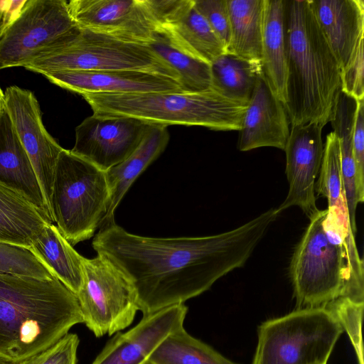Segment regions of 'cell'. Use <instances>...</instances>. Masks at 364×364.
Here are the masks:
<instances>
[{"mask_svg":"<svg viewBox=\"0 0 364 364\" xmlns=\"http://www.w3.org/2000/svg\"><path fill=\"white\" fill-rule=\"evenodd\" d=\"M279 215L277 208L223 233L158 238L127 232L115 222L100 228L92 245L131 282L147 316L184 304L245 265Z\"/></svg>","mask_w":364,"mask_h":364,"instance_id":"cell-1","label":"cell"},{"mask_svg":"<svg viewBox=\"0 0 364 364\" xmlns=\"http://www.w3.org/2000/svg\"><path fill=\"white\" fill-rule=\"evenodd\" d=\"M83 319L56 277L0 274V358L14 364L52 346Z\"/></svg>","mask_w":364,"mask_h":364,"instance_id":"cell-2","label":"cell"},{"mask_svg":"<svg viewBox=\"0 0 364 364\" xmlns=\"http://www.w3.org/2000/svg\"><path fill=\"white\" fill-rule=\"evenodd\" d=\"M284 36L289 122L324 127L341 91V70L310 0L284 1Z\"/></svg>","mask_w":364,"mask_h":364,"instance_id":"cell-3","label":"cell"},{"mask_svg":"<svg viewBox=\"0 0 364 364\" xmlns=\"http://www.w3.org/2000/svg\"><path fill=\"white\" fill-rule=\"evenodd\" d=\"M81 96L98 114L132 117L166 127L200 126L223 131H239L247 106L212 89Z\"/></svg>","mask_w":364,"mask_h":364,"instance_id":"cell-4","label":"cell"},{"mask_svg":"<svg viewBox=\"0 0 364 364\" xmlns=\"http://www.w3.org/2000/svg\"><path fill=\"white\" fill-rule=\"evenodd\" d=\"M105 171L63 149L55 168L50 208L54 223L73 246L91 238L107 212Z\"/></svg>","mask_w":364,"mask_h":364,"instance_id":"cell-5","label":"cell"},{"mask_svg":"<svg viewBox=\"0 0 364 364\" xmlns=\"http://www.w3.org/2000/svg\"><path fill=\"white\" fill-rule=\"evenodd\" d=\"M343 332L326 307L296 309L258 326L252 364L327 363Z\"/></svg>","mask_w":364,"mask_h":364,"instance_id":"cell-6","label":"cell"},{"mask_svg":"<svg viewBox=\"0 0 364 364\" xmlns=\"http://www.w3.org/2000/svg\"><path fill=\"white\" fill-rule=\"evenodd\" d=\"M326 210L309 219L289 265L296 309L326 307L344 297L348 279L344 250L332 244L323 230Z\"/></svg>","mask_w":364,"mask_h":364,"instance_id":"cell-7","label":"cell"},{"mask_svg":"<svg viewBox=\"0 0 364 364\" xmlns=\"http://www.w3.org/2000/svg\"><path fill=\"white\" fill-rule=\"evenodd\" d=\"M23 68L41 75L56 70H143L179 82L176 73L147 44L85 29L65 47L39 57Z\"/></svg>","mask_w":364,"mask_h":364,"instance_id":"cell-8","label":"cell"},{"mask_svg":"<svg viewBox=\"0 0 364 364\" xmlns=\"http://www.w3.org/2000/svg\"><path fill=\"white\" fill-rule=\"evenodd\" d=\"M82 29L65 0H26L0 39V70L25 66L75 40Z\"/></svg>","mask_w":364,"mask_h":364,"instance_id":"cell-9","label":"cell"},{"mask_svg":"<svg viewBox=\"0 0 364 364\" xmlns=\"http://www.w3.org/2000/svg\"><path fill=\"white\" fill-rule=\"evenodd\" d=\"M76 297L83 323L97 338L127 328L139 311L133 285L101 255L83 257L82 283Z\"/></svg>","mask_w":364,"mask_h":364,"instance_id":"cell-10","label":"cell"},{"mask_svg":"<svg viewBox=\"0 0 364 364\" xmlns=\"http://www.w3.org/2000/svg\"><path fill=\"white\" fill-rule=\"evenodd\" d=\"M4 107L50 208L55 168L63 148L44 127L39 103L31 91L17 86L7 87L4 92Z\"/></svg>","mask_w":364,"mask_h":364,"instance_id":"cell-11","label":"cell"},{"mask_svg":"<svg viewBox=\"0 0 364 364\" xmlns=\"http://www.w3.org/2000/svg\"><path fill=\"white\" fill-rule=\"evenodd\" d=\"M153 124L132 117L93 113L76 127L70 151L105 171L126 159Z\"/></svg>","mask_w":364,"mask_h":364,"instance_id":"cell-12","label":"cell"},{"mask_svg":"<svg viewBox=\"0 0 364 364\" xmlns=\"http://www.w3.org/2000/svg\"><path fill=\"white\" fill-rule=\"evenodd\" d=\"M323 127L318 122L291 126L284 149L289 190L284 200L277 208L279 213L298 206L310 218L318 210L315 186L323 155Z\"/></svg>","mask_w":364,"mask_h":364,"instance_id":"cell-13","label":"cell"},{"mask_svg":"<svg viewBox=\"0 0 364 364\" xmlns=\"http://www.w3.org/2000/svg\"><path fill=\"white\" fill-rule=\"evenodd\" d=\"M69 13L81 29L147 44L157 26L144 0H71Z\"/></svg>","mask_w":364,"mask_h":364,"instance_id":"cell-14","label":"cell"},{"mask_svg":"<svg viewBox=\"0 0 364 364\" xmlns=\"http://www.w3.org/2000/svg\"><path fill=\"white\" fill-rule=\"evenodd\" d=\"M318 177L315 192L328 202L323 222L325 234L332 244L345 250L350 267H359L363 259L355 245L341 176L339 142L333 132L326 136Z\"/></svg>","mask_w":364,"mask_h":364,"instance_id":"cell-15","label":"cell"},{"mask_svg":"<svg viewBox=\"0 0 364 364\" xmlns=\"http://www.w3.org/2000/svg\"><path fill=\"white\" fill-rule=\"evenodd\" d=\"M187 311L180 304L143 316L134 328L109 341L92 364H144L168 335L183 326Z\"/></svg>","mask_w":364,"mask_h":364,"instance_id":"cell-16","label":"cell"},{"mask_svg":"<svg viewBox=\"0 0 364 364\" xmlns=\"http://www.w3.org/2000/svg\"><path fill=\"white\" fill-rule=\"evenodd\" d=\"M42 75L50 82L80 95L182 90L177 80L143 70H56Z\"/></svg>","mask_w":364,"mask_h":364,"instance_id":"cell-17","label":"cell"},{"mask_svg":"<svg viewBox=\"0 0 364 364\" xmlns=\"http://www.w3.org/2000/svg\"><path fill=\"white\" fill-rule=\"evenodd\" d=\"M289 124L284 105L272 92L262 73L243 116L237 149L247 151L271 146L284 150L289 135Z\"/></svg>","mask_w":364,"mask_h":364,"instance_id":"cell-18","label":"cell"},{"mask_svg":"<svg viewBox=\"0 0 364 364\" xmlns=\"http://www.w3.org/2000/svg\"><path fill=\"white\" fill-rule=\"evenodd\" d=\"M310 4L341 73L363 46L364 1L310 0Z\"/></svg>","mask_w":364,"mask_h":364,"instance_id":"cell-19","label":"cell"},{"mask_svg":"<svg viewBox=\"0 0 364 364\" xmlns=\"http://www.w3.org/2000/svg\"><path fill=\"white\" fill-rule=\"evenodd\" d=\"M0 183L23 196L53 224L35 171L4 106L0 110Z\"/></svg>","mask_w":364,"mask_h":364,"instance_id":"cell-20","label":"cell"},{"mask_svg":"<svg viewBox=\"0 0 364 364\" xmlns=\"http://www.w3.org/2000/svg\"><path fill=\"white\" fill-rule=\"evenodd\" d=\"M168 140L167 127L154 124L126 159L105 171L109 198L101 227L114 222V211L125 193L136 178L164 151Z\"/></svg>","mask_w":364,"mask_h":364,"instance_id":"cell-21","label":"cell"},{"mask_svg":"<svg viewBox=\"0 0 364 364\" xmlns=\"http://www.w3.org/2000/svg\"><path fill=\"white\" fill-rule=\"evenodd\" d=\"M261 66L269 88L284 105L287 58L283 0H264Z\"/></svg>","mask_w":364,"mask_h":364,"instance_id":"cell-22","label":"cell"},{"mask_svg":"<svg viewBox=\"0 0 364 364\" xmlns=\"http://www.w3.org/2000/svg\"><path fill=\"white\" fill-rule=\"evenodd\" d=\"M30 250L75 296L82 283V259L56 225L48 223Z\"/></svg>","mask_w":364,"mask_h":364,"instance_id":"cell-23","label":"cell"},{"mask_svg":"<svg viewBox=\"0 0 364 364\" xmlns=\"http://www.w3.org/2000/svg\"><path fill=\"white\" fill-rule=\"evenodd\" d=\"M48 223L23 196L0 183V242L30 249Z\"/></svg>","mask_w":364,"mask_h":364,"instance_id":"cell-24","label":"cell"},{"mask_svg":"<svg viewBox=\"0 0 364 364\" xmlns=\"http://www.w3.org/2000/svg\"><path fill=\"white\" fill-rule=\"evenodd\" d=\"M147 45L176 73L183 91L210 89V63L183 48L167 29L155 30Z\"/></svg>","mask_w":364,"mask_h":364,"instance_id":"cell-25","label":"cell"},{"mask_svg":"<svg viewBox=\"0 0 364 364\" xmlns=\"http://www.w3.org/2000/svg\"><path fill=\"white\" fill-rule=\"evenodd\" d=\"M230 43L228 53L261 63L264 0H227Z\"/></svg>","mask_w":364,"mask_h":364,"instance_id":"cell-26","label":"cell"},{"mask_svg":"<svg viewBox=\"0 0 364 364\" xmlns=\"http://www.w3.org/2000/svg\"><path fill=\"white\" fill-rule=\"evenodd\" d=\"M262 73L261 63L226 52L210 63V89L230 100L248 104Z\"/></svg>","mask_w":364,"mask_h":364,"instance_id":"cell-27","label":"cell"},{"mask_svg":"<svg viewBox=\"0 0 364 364\" xmlns=\"http://www.w3.org/2000/svg\"><path fill=\"white\" fill-rule=\"evenodd\" d=\"M144 364H237L193 337L183 326L168 335Z\"/></svg>","mask_w":364,"mask_h":364,"instance_id":"cell-28","label":"cell"},{"mask_svg":"<svg viewBox=\"0 0 364 364\" xmlns=\"http://www.w3.org/2000/svg\"><path fill=\"white\" fill-rule=\"evenodd\" d=\"M164 28L183 48L209 63L226 53L220 39L193 4L179 20Z\"/></svg>","mask_w":364,"mask_h":364,"instance_id":"cell-29","label":"cell"},{"mask_svg":"<svg viewBox=\"0 0 364 364\" xmlns=\"http://www.w3.org/2000/svg\"><path fill=\"white\" fill-rule=\"evenodd\" d=\"M0 274L55 278L51 272L26 247L0 242Z\"/></svg>","mask_w":364,"mask_h":364,"instance_id":"cell-30","label":"cell"},{"mask_svg":"<svg viewBox=\"0 0 364 364\" xmlns=\"http://www.w3.org/2000/svg\"><path fill=\"white\" fill-rule=\"evenodd\" d=\"M364 302L354 301L340 297L326 307L336 316L343 331H346L354 347L358 364H363L361 321Z\"/></svg>","mask_w":364,"mask_h":364,"instance_id":"cell-31","label":"cell"},{"mask_svg":"<svg viewBox=\"0 0 364 364\" xmlns=\"http://www.w3.org/2000/svg\"><path fill=\"white\" fill-rule=\"evenodd\" d=\"M193 5L205 18L228 52L231 32L227 0H193Z\"/></svg>","mask_w":364,"mask_h":364,"instance_id":"cell-32","label":"cell"},{"mask_svg":"<svg viewBox=\"0 0 364 364\" xmlns=\"http://www.w3.org/2000/svg\"><path fill=\"white\" fill-rule=\"evenodd\" d=\"M79 342L77 334L68 333L50 348L18 364H77Z\"/></svg>","mask_w":364,"mask_h":364,"instance_id":"cell-33","label":"cell"},{"mask_svg":"<svg viewBox=\"0 0 364 364\" xmlns=\"http://www.w3.org/2000/svg\"><path fill=\"white\" fill-rule=\"evenodd\" d=\"M149 14L158 28H168L193 6V0H144Z\"/></svg>","mask_w":364,"mask_h":364,"instance_id":"cell-34","label":"cell"},{"mask_svg":"<svg viewBox=\"0 0 364 364\" xmlns=\"http://www.w3.org/2000/svg\"><path fill=\"white\" fill-rule=\"evenodd\" d=\"M353 154L359 203L364 201V100H359L353 136Z\"/></svg>","mask_w":364,"mask_h":364,"instance_id":"cell-35","label":"cell"},{"mask_svg":"<svg viewBox=\"0 0 364 364\" xmlns=\"http://www.w3.org/2000/svg\"><path fill=\"white\" fill-rule=\"evenodd\" d=\"M364 56L362 46L353 63L341 73V90L357 100H364Z\"/></svg>","mask_w":364,"mask_h":364,"instance_id":"cell-36","label":"cell"},{"mask_svg":"<svg viewBox=\"0 0 364 364\" xmlns=\"http://www.w3.org/2000/svg\"><path fill=\"white\" fill-rule=\"evenodd\" d=\"M26 0H0V39L16 19Z\"/></svg>","mask_w":364,"mask_h":364,"instance_id":"cell-37","label":"cell"},{"mask_svg":"<svg viewBox=\"0 0 364 364\" xmlns=\"http://www.w3.org/2000/svg\"><path fill=\"white\" fill-rule=\"evenodd\" d=\"M4 106V93L0 87V110Z\"/></svg>","mask_w":364,"mask_h":364,"instance_id":"cell-38","label":"cell"},{"mask_svg":"<svg viewBox=\"0 0 364 364\" xmlns=\"http://www.w3.org/2000/svg\"><path fill=\"white\" fill-rule=\"evenodd\" d=\"M0 364H14L0 358Z\"/></svg>","mask_w":364,"mask_h":364,"instance_id":"cell-39","label":"cell"},{"mask_svg":"<svg viewBox=\"0 0 364 364\" xmlns=\"http://www.w3.org/2000/svg\"><path fill=\"white\" fill-rule=\"evenodd\" d=\"M312 364H326V363H312Z\"/></svg>","mask_w":364,"mask_h":364,"instance_id":"cell-40","label":"cell"}]
</instances>
